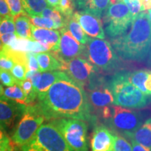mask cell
Listing matches in <instances>:
<instances>
[{
    "instance_id": "cell-42",
    "label": "cell",
    "mask_w": 151,
    "mask_h": 151,
    "mask_svg": "<svg viewBox=\"0 0 151 151\" xmlns=\"http://www.w3.org/2000/svg\"><path fill=\"white\" fill-rule=\"evenodd\" d=\"M60 0H46L47 3L48 5H50V7L55 8L56 9H58L60 4Z\"/></svg>"
},
{
    "instance_id": "cell-11",
    "label": "cell",
    "mask_w": 151,
    "mask_h": 151,
    "mask_svg": "<svg viewBox=\"0 0 151 151\" xmlns=\"http://www.w3.org/2000/svg\"><path fill=\"white\" fill-rule=\"evenodd\" d=\"M61 64V70L82 87H86L92 77L99 72L98 68L81 56Z\"/></svg>"
},
{
    "instance_id": "cell-17",
    "label": "cell",
    "mask_w": 151,
    "mask_h": 151,
    "mask_svg": "<svg viewBox=\"0 0 151 151\" xmlns=\"http://www.w3.org/2000/svg\"><path fill=\"white\" fill-rule=\"evenodd\" d=\"M128 81L147 96H151V70L139 69L126 72Z\"/></svg>"
},
{
    "instance_id": "cell-8",
    "label": "cell",
    "mask_w": 151,
    "mask_h": 151,
    "mask_svg": "<svg viewBox=\"0 0 151 151\" xmlns=\"http://www.w3.org/2000/svg\"><path fill=\"white\" fill-rule=\"evenodd\" d=\"M133 20L131 13L122 1L110 4L103 16L105 31L112 39L124 35Z\"/></svg>"
},
{
    "instance_id": "cell-27",
    "label": "cell",
    "mask_w": 151,
    "mask_h": 151,
    "mask_svg": "<svg viewBox=\"0 0 151 151\" xmlns=\"http://www.w3.org/2000/svg\"><path fill=\"white\" fill-rule=\"evenodd\" d=\"M30 22L32 25L39 28L49 29H58V26L50 18H45L41 16H28Z\"/></svg>"
},
{
    "instance_id": "cell-46",
    "label": "cell",
    "mask_w": 151,
    "mask_h": 151,
    "mask_svg": "<svg viewBox=\"0 0 151 151\" xmlns=\"http://www.w3.org/2000/svg\"><path fill=\"white\" fill-rule=\"evenodd\" d=\"M3 46H4V44L2 43V42H1V39H0V52H1V50H2Z\"/></svg>"
},
{
    "instance_id": "cell-26",
    "label": "cell",
    "mask_w": 151,
    "mask_h": 151,
    "mask_svg": "<svg viewBox=\"0 0 151 151\" xmlns=\"http://www.w3.org/2000/svg\"><path fill=\"white\" fill-rule=\"evenodd\" d=\"M41 16L50 18L52 20H53L55 23L58 26V29L65 27L67 24V19L58 9L52 8V7L48 6L41 13Z\"/></svg>"
},
{
    "instance_id": "cell-35",
    "label": "cell",
    "mask_w": 151,
    "mask_h": 151,
    "mask_svg": "<svg viewBox=\"0 0 151 151\" xmlns=\"http://www.w3.org/2000/svg\"><path fill=\"white\" fill-rule=\"evenodd\" d=\"M27 71V65L24 64H16L11 69V73L18 81L25 80V74Z\"/></svg>"
},
{
    "instance_id": "cell-45",
    "label": "cell",
    "mask_w": 151,
    "mask_h": 151,
    "mask_svg": "<svg viewBox=\"0 0 151 151\" xmlns=\"http://www.w3.org/2000/svg\"><path fill=\"white\" fill-rule=\"evenodd\" d=\"M148 18H149V20H150V23H151V9H149V11H148Z\"/></svg>"
},
{
    "instance_id": "cell-25",
    "label": "cell",
    "mask_w": 151,
    "mask_h": 151,
    "mask_svg": "<svg viewBox=\"0 0 151 151\" xmlns=\"http://www.w3.org/2000/svg\"><path fill=\"white\" fill-rule=\"evenodd\" d=\"M3 96L7 99L26 106V95L18 85L8 87L4 91Z\"/></svg>"
},
{
    "instance_id": "cell-29",
    "label": "cell",
    "mask_w": 151,
    "mask_h": 151,
    "mask_svg": "<svg viewBox=\"0 0 151 151\" xmlns=\"http://www.w3.org/2000/svg\"><path fill=\"white\" fill-rule=\"evenodd\" d=\"M75 8V0H60L58 10L66 19L73 16Z\"/></svg>"
},
{
    "instance_id": "cell-34",
    "label": "cell",
    "mask_w": 151,
    "mask_h": 151,
    "mask_svg": "<svg viewBox=\"0 0 151 151\" xmlns=\"http://www.w3.org/2000/svg\"><path fill=\"white\" fill-rule=\"evenodd\" d=\"M15 65L16 62L14 61V60L3 50H1V51L0 52V69L11 70Z\"/></svg>"
},
{
    "instance_id": "cell-12",
    "label": "cell",
    "mask_w": 151,
    "mask_h": 151,
    "mask_svg": "<svg viewBox=\"0 0 151 151\" xmlns=\"http://www.w3.org/2000/svg\"><path fill=\"white\" fill-rule=\"evenodd\" d=\"M60 32L61 33V36L59 48L55 52H51L57 59L62 63L77 57L82 56L84 50V45L79 43L71 35L67 27L61 28Z\"/></svg>"
},
{
    "instance_id": "cell-7",
    "label": "cell",
    "mask_w": 151,
    "mask_h": 151,
    "mask_svg": "<svg viewBox=\"0 0 151 151\" xmlns=\"http://www.w3.org/2000/svg\"><path fill=\"white\" fill-rule=\"evenodd\" d=\"M86 87L91 109H93L99 116L104 109L112 106L114 99L110 81L100 75L99 72L92 77Z\"/></svg>"
},
{
    "instance_id": "cell-13",
    "label": "cell",
    "mask_w": 151,
    "mask_h": 151,
    "mask_svg": "<svg viewBox=\"0 0 151 151\" xmlns=\"http://www.w3.org/2000/svg\"><path fill=\"white\" fill-rule=\"evenodd\" d=\"M73 17L80 24L87 35L92 38L105 39V32L101 18L86 11H76Z\"/></svg>"
},
{
    "instance_id": "cell-10",
    "label": "cell",
    "mask_w": 151,
    "mask_h": 151,
    "mask_svg": "<svg viewBox=\"0 0 151 151\" xmlns=\"http://www.w3.org/2000/svg\"><path fill=\"white\" fill-rule=\"evenodd\" d=\"M45 120L35 104L26 106L21 120L12 136L13 142L18 146L25 145L32 139Z\"/></svg>"
},
{
    "instance_id": "cell-44",
    "label": "cell",
    "mask_w": 151,
    "mask_h": 151,
    "mask_svg": "<svg viewBox=\"0 0 151 151\" xmlns=\"http://www.w3.org/2000/svg\"><path fill=\"white\" fill-rule=\"evenodd\" d=\"M4 91V90L3 87H2V86H1V82H0V97H1V96H3Z\"/></svg>"
},
{
    "instance_id": "cell-50",
    "label": "cell",
    "mask_w": 151,
    "mask_h": 151,
    "mask_svg": "<svg viewBox=\"0 0 151 151\" xmlns=\"http://www.w3.org/2000/svg\"><path fill=\"white\" fill-rule=\"evenodd\" d=\"M140 1H141V0H140Z\"/></svg>"
},
{
    "instance_id": "cell-1",
    "label": "cell",
    "mask_w": 151,
    "mask_h": 151,
    "mask_svg": "<svg viewBox=\"0 0 151 151\" xmlns=\"http://www.w3.org/2000/svg\"><path fill=\"white\" fill-rule=\"evenodd\" d=\"M37 98L39 101L35 105L46 120L73 118L89 121L92 118L86 90L67 75Z\"/></svg>"
},
{
    "instance_id": "cell-18",
    "label": "cell",
    "mask_w": 151,
    "mask_h": 151,
    "mask_svg": "<svg viewBox=\"0 0 151 151\" xmlns=\"http://www.w3.org/2000/svg\"><path fill=\"white\" fill-rule=\"evenodd\" d=\"M111 4L110 0H75V7L101 18Z\"/></svg>"
},
{
    "instance_id": "cell-28",
    "label": "cell",
    "mask_w": 151,
    "mask_h": 151,
    "mask_svg": "<svg viewBox=\"0 0 151 151\" xmlns=\"http://www.w3.org/2000/svg\"><path fill=\"white\" fill-rule=\"evenodd\" d=\"M114 134V144L113 151H132V144L127 141V139L123 136L118 134V133Z\"/></svg>"
},
{
    "instance_id": "cell-14",
    "label": "cell",
    "mask_w": 151,
    "mask_h": 151,
    "mask_svg": "<svg viewBox=\"0 0 151 151\" xmlns=\"http://www.w3.org/2000/svg\"><path fill=\"white\" fill-rule=\"evenodd\" d=\"M26 106L7 98L0 97V126L7 128L13 125L17 117L23 113Z\"/></svg>"
},
{
    "instance_id": "cell-9",
    "label": "cell",
    "mask_w": 151,
    "mask_h": 151,
    "mask_svg": "<svg viewBox=\"0 0 151 151\" xmlns=\"http://www.w3.org/2000/svg\"><path fill=\"white\" fill-rule=\"evenodd\" d=\"M107 120L113 130L129 137L142 124L143 117L138 111L115 105Z\"/></svg>"
},
{
    "instance_id": "cell-23",
    "label": "cell",
    "mask_w": 151,
    "mask_h": 151,
    "mask_svg": "<svg viewBox=\"0 0 151 151\" xmlns=\"http://www.w3.org/2000/svg\"><path fill=\"white\" fill-rule=\"evenodd\" d=\"M66 27L70 32L71 35L78 41L81 44L85 45L88 42V36L81 27L80 24L78 23L76 19L73 17H71V18L67 19V24Z\"/></svg>"
},
{
    "instance_id": "cell-19",
    "label": "cell",
    "mask_w": 151,
    "mask_h": 151,
    "mask_svg": "<svg viewBox=\"0 0 151 151\" xmlns=\"http://www.w3.org/2000/svg\"><path fill=\"white\" fill-rule=\"evenodd\" d=\"M129 138L132 141L151 150V118L141 124Z\"/></svg>"
},
{
    "instance_id": "cell-6",
    "label": "cell",
    "mask_w": 151,
    "mask_h": 151,
    "mask_svg": "<svg viewBox=\"0 0 151 151\" xmlns=\"http://www.w3.org/2000/svg\"><path fill=\"white\" fill-rule=\"evenodd\" d=\"M52 122L73 151H88V125L83 120L60 118Z\"/></svg>"
},
{
    "instance_id": "cell-30",
    "label": "cell",
    "mask_w": 151,
    "mask_h": 151,
    "mask_svg": "<svg viewBox=\"0 0 151 151\" xmlns=\"http://www.w3.org/2000/svg\"><path fill=\"white\" fill-rule=\"evenodd\" d=\"M119 1H122L124 4L127 6L134 18L138 14L144 11L142 3L140 0H118V2Z\"/></svg>"
},
{
    "instance_id": "cell-5",
    "label": "cell",
    "mask_w": 151,
    "mask_h": 151,
    "mask_svg": "<svg viewBox=\"0 0 151 151\" xmlns=\"http://www.w3.org/2000/svg\"><path fill=\"white\" fill-rule=\"evenodd\" d=\"M22 151H73L52 122L41 124Z\"/></svg>"
},
{
    "instance_id": "cell-3",
    "label": "cell",
    "mask_w": 151,
    "mask_h": 151,
    "mask_svg": "<svg viewBox=\"0 0 151 151\" xmlns=\"http://www.w3.org/2000/svg\"><path fill=\"white\" fill-rule=\"evenodd\" d=\"M109 81L114 105L127 109H139L145 108L150 103V97L128 81L124 71L116 73Z\"/></svg>"
},
{
    "instance_id": "cell-22",
    "label": "cell",
    "mask_w": 151,
    "mask_h": 151,
    "mask_svg": "<svg viewBox=\"0 0 151 151\" xmlns=\"http://www.w3.org/2000/svg\"><path fill=\"white\" fill-rule=\"evenodd\" d=\"M16 33L18 37L28 40H32L31 30V22L26 13L19 14L14 17Z\"/></svg>"
},
{
    "instance_id": "cell-43",
    "label": "cell",
    "mask_w": 151,
    "mask_h": 151,
    "mask_svg": "<svg viewBox=\"0 0 151 151\" xmlns=\"http://www.w3.org/2000/svg\"><path fill=\"white\" fill-rule=\"evenodd\" d=\"M144 11L151 9V0H141Z\"/></svg>"
},
{
    "instance_id": "cell-49",
    "label": "cell",
    "mask_w": 151,
    "mask_h": 151,
    "mask_svg": "<svg viewBox=\"0 0 151 151\" xmlns=\"http://www.w3.org/2000/svg\"><path fill=\"white\" fill-rule=\"evenodd\" d=\"M1 20H2V18H1V17H0V23H1Z\"/></svg>"
},
{
    "instance_id": "cell-37",
    "label": "cell",
    "mask_w": 151,
    "mask_h": 151,
    "mask_svg": "<svg viewBox=\"0 0 151 151\" xmlns=\"http://www.w3.org/2000/svg\"><path fill=\"white\" fill-rule=\"evenodd\" d=\"M27 70L39 71V66L36 58L35 52H27Z\"/></svg>"
},
{
    "instance_id": "cell-36",
    "label": "cell",
    "mask_w": 151,
    "mask_h": 151,
    "mask_svg": "<svg viewBox=\"0 0 151 151\" xmlns=\"http://www.w3.org/2000/svg\"><path fill=\"white\" fill-rule=\"evenodd\" d=\"M0 151H14L12 140L5 134L0 126Z\"/></svg>"
},
{
    "instance_id": "cell-24",
    "label": "cell",
    "mask_w": 151,
    "mask_h": 151,
    "mask_svg": "<svg viewBox=\"0 0 151 151\" xmlns=\"http://www.w3.org/2000/svg\"><path fill=\"white\" fill-rule=\"evenodd\" d=\"M22 4L28 16H41L43 10L48 7L46 0H22Z\"/></svg>"
},
{
    "instance_id": "cell-21",
    "label": "cell",
    "mask_w": 151,
    "mask_h": 151,
    "mask_svg": "<svg viewBox=\"0 0 151 151\" xmlns=\"http://www.w3.org/2000/svg\"><path fill=\"white\" fill-rule=\"evenodd\" d=\"M67 74L64 71H46L41 73L40 81L35 90L37 93V97L48 91L52 85H53L57 81L62 78V77L65 76Z\"/></svg>"
},
{
    "instance_id": "cell-48",
    "label": "cell",
    "mask_w": 151,
    "mask_h": 151,
    "mask_svg": "<svg viewBox=\"0 0 151 151\" xmlns=\"http://www.w3.org/2000/svg\"><path fill=\"white\" fill-rule=\"evenodd\" d=\"M149 62H150V64L151 65V50H150V58H149Z\"/></svg>"
},
{
    "instance_id": "cell-47",
    "label": "cell",
    "mask_w": 151,
    "mask_h": 151,
    "mask_svg": "<svg viewBox=\"0 0 151 151\" xmlns=\"http://www.w3.org/2000/svg\"><path fill=\"white\" fill-rule=\"evenodd\" d=\"M111 4H113L118 3V0H110Z\"/></svg>"
},
{
    "instance_id": "cell-40",
    "label": "cell",
    "mask_w": 151,
    "mask_h": 151,
    "mask_svg": "<svg viewBox=\"0 0 151 151\" xmlns=\"http://www.w3.org/2000/svg\"><path fill=\"white\" fill-rule=\"evenodd\" d=\"M41 71H37V72L33 75V76L32 77L31 79H30L32 83L33 89L35 91L36 90V89H37L38 85L39 83V81H40V78H41Z\"/></svg>"
},
{
    "instance_id": "cell-32",
    "label": "cell",
    "mask_w": 151,
    "mask_h": 151,
    "mask_svg": "<svg viewBox=\"0 0 151 151\" xmlns=\"http://www.w3.org/2000/svg\"><path fill=\"white\" fill-rule=\"evenodd\" d=\"M5 1L9 6L13 17L26 13L22 6V0H5Z\"/></svg>"
},
{
    "instance_id": "cell-15",
    "label": "cell",
    "mask_w": 151,
    "mask_h": 151,
    "mask_svg": "<svg viewBox=\"0 0 151 151\" xmlns=\"http://www.w3.org/2000/svg\"><path fill=\"white\" fill-rule=\"evenodd\" d=\"M114 134L104 125L94 128L90 141L91 151H113Z\"/></svg>"
},
{
    "instance_id": "cell-31",
    "label": "cell",
    "mask_w": 151,
    "mask_h": 151,
    "mask_svg": "<svg viewBox=\"0 0 151 151\" xmlns=\"http://www.w3.org/2000/svg\"><path fill=\"white\" fill-rule=\"evenodd\" d=\"M9 33H16L14 17L4 18L0 23V36Z\"/></svg>"
},
{
    "instance_id": "cell-33",
    "label": "cell",
    "mask_w": 151,
    "mask_h": 151,
    "mask_svg": "<svg viewBox=\"0 0 151 151\" xmlns=\"http://www.w3.org/2000/svg\"><path fill=\"white\" fill-rule=\"evenodd\" d=\"M0 82L7 87L14 86L18 84V81L14 78L12 73L8 70L0 69Z\"/></svg>"
},
{
    "instance_id": "cell-4",
    "label": "cell",
    "mask_w": 151,
    "mask_h": 151,
    "mask_svg": "<svg viewBox=\"0 0 151 151\" xmlns=\"http://www.w3.org/2000/svg\"><path fill=\"white\" fill-rule=\"evenodd\" d=\"M83 56L99 70L112 72L120 67V60L116 50L108 41L89 38L84 45Z\"/></svg>"
},
{
    "instance_id": "cell-41",
    "label": "cell",
    "mask_w": 151,
    "mask_h": 151,
    "mask_svg": "<svg viewBox=\"0 0 151 151\" xmlns=\"http://www.w3.org/2000/svg\"><path fill=\"white\" fill-rule=\"evenodd\" d=\"M132 141V140H131ZM132 151H151L150 149L145 148L139 143H136L135 141H132Z\"/></svg>"
},
{
    "instance_id": "cell-38",
    "label": "cell",
    "mask_w": 151,
    "mask_h": 151,
    "mask_svg": "<svg viewBox=\"0 0 151 151\" xmlns=\"http://www.w3.org/2000/svg\"><path fill=\"white\" fill-rule=\"evenodd\" d=\"M10 9L5 0H0V17L1 18H8L11 17Z\"/></svg>"
},
{
    "instance_id": "cell-2",
    "label": "cell",
    "mask_w": 151,
    "mask_h": 151,
    "mask_svg": "<svg viewBox=\"0 0 151 151\" xmlns=\"http://www.w3.org/2000/svg\"><path fill=\"white\" fill-rule=\"evenodd\" d=\"M116 52L124 60L142 61L151 50V23L143 11L134 18L129 33L113 38Z\"/></svg>"
},
{
    "instance_id": "cell-20",
    "label": "cell",
    "mask_w": 151,
    "mask_h": 151,
    "mask_svg": "<svg viewBox=\"0 0 151 151\" xmlns=\"http://www.w3.org/2000/svg\"><path fill=\"white\" fill-rule=\"evenodd\" d=\"M36 58L39 66V71L41 72L61 70V62L52 52H38L36 53Z\"/></svg>"
},
{
    "instance_id": "cell-16",
    "label": "cell",
    "mask_w": 151,
    "mask_h": 151,
    "mask_svg": "<svg viewBox=\"0 0 151 151\" xmlns=\"http://www.w3.org/2000/svg\"><path fill=\"white\" fill-rule=\"evenodd\" d=\"M32 37L34 41H41L48 43L52 47V52L58 51L60 41V31L55 29H49L39 28L31 24Z\"/></svg>"
},
{
    "instance_id": "cell-39",
    "label": "cell",
    "mask_w": 151,
    "mask_h": 151,
    "mask_svg": "<svg viewBox=\"0 0 151 151\" xmlns=\"http://www.w3.org/2000/svg\"><path fill=\"white\" fill-rule=\"evenodd\" d=\"M16 33H9L0 36V39L4 44V46H9L13 41L18 38Z\"/></svg>"
}]
</instances>
